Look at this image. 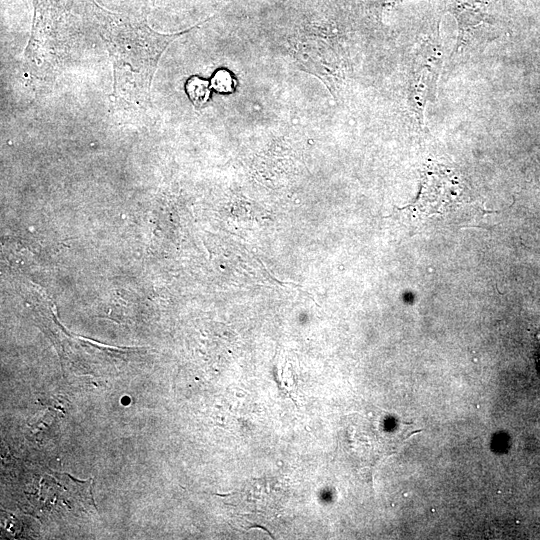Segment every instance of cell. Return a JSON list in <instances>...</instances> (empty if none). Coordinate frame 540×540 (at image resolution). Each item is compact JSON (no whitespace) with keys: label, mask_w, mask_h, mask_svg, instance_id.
Masks as SVG:
<instances>
[{"label":"cell","mask_w":540,"mask_h":540,"mask_svg":"<svg viewBox=\"0 0 540 540\" xmlns=\"http://www.w3.org/2000/svg\"><path fill=\"white\" fill-rule=\"evenodd\" d=\"M95 14L113 59L117 89L134 100L149 99L152 77L163 50L172 40L171 35L158 34L144 21L98 7Z\"/></svg>","instance_id":"6da1fadb"},{"label":"cell","mask_w":540,"mask_h":540,"mask_svg":"<svg viewBox=\"0 0 540 540\" xmlns=\"http://www.w3.org/2000/svg\"><path fill=\"white\" fill-rule=\"evenodd\" d=\"M462 188L447 169L431 167L422 177L420 193L409 210L417 221L433 217H446L462 206Z\"/></svg>","instance_id":"7a4b0ae2"},{"label":"cell","mask_w":540,"mask_h":540,"mask_svg":"<svg viewBox=\"0 0 540 540\" xmlns=\"http://www.w3.org/2000/svg\"><path fill=\"white\" fill-rule=\"evenodd\" d=\"M425 54L422 55L421 69L415 70L413 75V107L419 115H422L425 102L436 83L440 63V58L433 53Z\"/></svg>","instance_id":"3957f363"},{"label":"cell","mask_w":540,"mask_h":540,"mask_svg":"<svg viewBox=\"0 0 540 540\" xmlns=\"http://www.w3.org/2000/svg\"><path fill=\"white\" fill-rule=\"evenodd\" d=\"M449 7L456 15L460 26L478 24L483 17L484 0H450Z\"/></svg>","instance_id":"277c9868"},{"label":"cell","mask_w":540,"mask_h":540,"mask_svg":"<svg viewBox=\"0 0 540 540\" xmlns=\"http://www.w3.org/2000/svg\"><path fill=\"white\" fill-rule=\"evenodd\" d=\"M186 92L191 102L199 108L209 99V83L206 80L194 76L187 81Z\"/></svg>","instance_id":"5b68a950"},{"label":"cell","mask_w":540,"mask_h":540,"mask_svg":"<svg viewBox=\"0 0 540 540\" xmlns=\"http://www.w3.org/2000/svg\"><path fill=\"white\" fill-rule=\"evenodd\" d=\"M211 88L220 93H231L235 88V80L225 69L218 70L211 79Z\"/></svg>","instance_id":"8992f818"},{"label":"cell","mask_w":540,"mask_h":540,"mask_svg":"<svg viewBox=\"0 0 540 540\" xmlns=\"http://www.w3.org/2000/svg\"><path fill=\"white\" fill-rule=\"evenodd\" d=\"M539 363H540V357H539Z\"/></svg>","instance_id":"52a82bcc"}]
</instances>
